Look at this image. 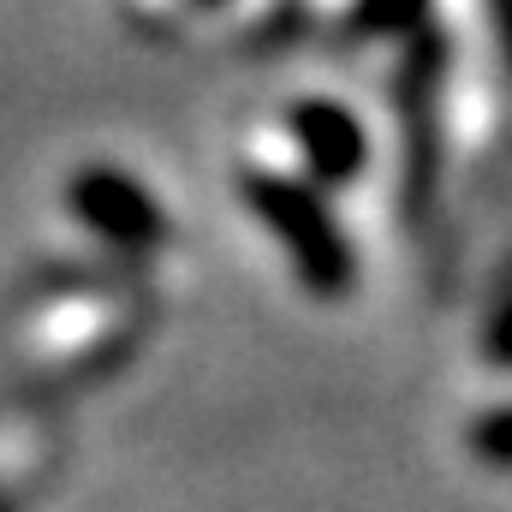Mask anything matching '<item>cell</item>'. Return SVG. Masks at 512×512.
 I'll return each instance as SVG.
<instances>
[{"label": "cell", "mask_w": 512, "mask_h": 512, "mask_svg": "<svg viewBox=\"0 0 512 512\" xmlns=\"http://www.w3.org/2000/svg\"><path fill=\"white\" fill-rule=\"evenodd\" d=\"M429 6L435 0H352L340 18H346L352 36H393V42H405V36H417L429 24Z\"/></svg>", "instance_id": "5"}, {"label": "cell", "mask_w": 512, "mask_h": 512, "mask_svg": "<svg viewBox=\"0 0 512 512\" xmlns=\"http://www.w3.org/2000/svg\"><path fill=\"white\" fill-rule=\"evenodd\" d=\"M489 12H495V24H501V0H489Z\"/></svg>", "instance_id": "9"}, {"label": "cell", "mask_w": 512, "mask_h": 512, "mask_svg": "<svg viewBox=\"0 0 512 512\" xmlns=\"http://www.w3.org/2000/svg\"><path fill=\"white\" fill-rule=\"evenodd\" d=\"M0 512H18V501H12V495H6V489H0Z\"/></svg>", "instance_id": "8"}, {"label": "cell", "mask_w": 512, "mask_h": 512, "mask_svg": "<svg viewBox=\"0 0 512 512\" xmlns=\"http://www.w3.org/2000/svg\"><path fill=\"white\" fill-rule=\"evenodd\" d=\"M477 453H483V465H489V471H507L512 435H507V411H501V405H495V411H483V423H477Z\"/></svg>", "instance_id": "6"}, {"label": "cell", "mask_w": 512, "mask_h": 512, "mask_svg": "<svg viewBox=\"0 0 512 512\" xmlns=\"http://www.w3.org/2000/svg\"><path fill=\"white\" fill-rule=\"evenodd\" d=\"M66 209H72L78 227L96 233V245L131 256V262L167 251V233H173L167 227V209L149 197V185L137 173H126V167H114V161L78 167L66 179Z\"/></svg>", "instance_id": "3"}, {"label": "cell", "mask_w": 512, "mask_h": 512, "mask_svg": "<svg viewBox=\"0 0 512 512\" xmlns=\"http://www.w3.org/2000/svg\"><path fill=\"white\" fill-rule=\"evenodd\" d=\"M143 304L126 292H102V286H84V292H60L48 304L30 310V346H36V370L42 376H60V382H90L114 364H126L143 340Z\"/></svg>", "instance_id": "2"}, {"label": "cell", "mask_w": 512, "mask_h": 512, "mask_svg": "<svg viewBox=\"0 0 512 512\" xmlns=\"http://www.w3.org/2000/svg\"><path fill=\"white\" fill-rule=\"evenodd\" d=\"M179 6H185V18H191V12H215V6H227V0H179Z\"/></svg>", "instance_id": "7"}, {"label": "cell", "mask_w": 512, "mask_h": 512, "mask_svg": "<svg viewBox=\"0 0 512 512\" xmlns=\"http://www.w3.org/2000/svg\"><path fill=\"white\" fill-rule=\"evenodd\" d=\"M280 137L292 149V167L316 191H340V185H352L370 167V131H364V120L346 102H328V96L298 102L280 120Z\"/></svg>", "instance_id": "4"}, {"label": "cell", "mask_w": 512, "mask_h": 512, "mask_svg": "<svg viewBox=\"0 0 512 512\" xmlns=\"http://www.w3.org/2000/svg\"><path fill=\"white\" fill-rule=\"evenodd\" d=\"M239 197L251 203V215L268 227V239L280 245V256L292 262L298 286L322 304L352 298L358 286V251L346 239V227L334 221L328 197L292 167V149L280 126L256 131L251 149L239 155Z\"/></svg>", "instance_id": "1"}]
</instances>
